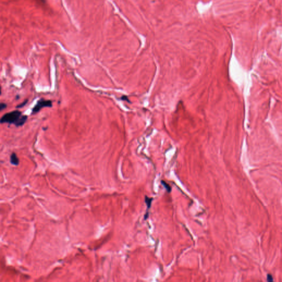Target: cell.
Listing matches in <instances>:
<instances>
[{
  "label": "cell",
  "instance_id": "cell-6",
  "mask_svg": "<svg viewBox=\"0 0 282 282\" xmlns=\"http://www.w3.org/2000/svg\"><path fill=\"white\" fill-rule=\"evenodd\" d=\"M27 102H28V100H25V101H24L23 102H22L21 104H19V105L17 106V108H22V107H24V106L27 104Z\"/></svg>",
  "mask_w": 282,
  "mask_h": 282
},
{
  "label": "cell",
  "instance_id": "cell-8",
  "mask_svg": "<svg viewBox=\"0 0 282 282\" xmlns=\"http://www.w3.org/2000/svg\"><path fill=\"white\" fill-rule=\"evenodd\" d=\"M267 280L268 281H273V279H272V277L271 275H268Z\"/></svg>",
  "mask_w": 282,
  "mask_h": 282
},
{
  "label": "cell",
  "instance_id": "cell-2",
  "mask_svg": "<svg viewBox=\"0 0 282 282\" xmlns=\"http://www.w3.org/2000/svg\"><path fill=\"white\" fill-rule=\"evenodd\" d=\"M52 101L48 100H45L44 99H41L36 102V104L33 107L31 110V115L36 114L38 112H39L41 109L43 108L48 107L50 108L52 107Z\"/></svg>",
  "mask_w": 282,
  "mask_h": 282
},
{
  "label": "cell",
  "instance_id": "cell-1",
  "mask_svg": "<svg viewBox=\"0 0 282 282\" xmlns=\"http://www.w3.org/2000/svg\"><path fill=\"white\" fill-rule=\"evenodd\" d=\"M28 119V116L22 115V112L15 110L5 114L1 119V123L15 124L17 127L22 126Z\"/></svg>",
  "mask_w": 282,
  "mask_h": 282
},
{
  "label": "cell",
  "instance_id": "cell-3",
  "mask_svg": "<svg viewBox=\"0 0 282 282\" xmlns=\"http://www.w3.org/2000/svg\"><path fill=\"white\" fill-rule=\"evenodd\" d=\"M10 162L12 165H18L19 163V160L15 153H12L10 156Z\"/></svg>",
  "mask_w": 282,
  "mask_h": 282
},
{
  "label": "cell",
  "instance_id": "cell-7",
  "mask_svg": "<svg viewBox=\"0 0 282 282\" xmlns=\"http://www.w3.org/2000/svg\"><path fill=\"white\" fill-rule=\"evenodd\" d=\"M7 108V104L3 102H1L0 104V110L2 111Z\"/></svg>",
  "mask_w": 282,
  "mask_h": 282
},
{
  "label": "cell",
  "instance_id": "cell-5",
  "mask_svg": "<svg viewBox=\"0 0 282 282\" xmlns=\"http://www.w3.org/2000/svg\"><path fill=\"white\" fill-rule=\"evenodd\" d=\"M161 184L164 185V186L166 188V190H167V191H168L169 192H170L171 191V188H170L169 186H168V185L166 184V182H165L162 181H161Z\"/></svg>",
  "mask_w": 282,
  "mask_h": 282
},
{
  "label": "cell",
  "instance_id": "cell-4",
  "mask_svg": "<svg viewBox=\"0 0 282 282\" xmlns=\"http://www.w3.org/2000/svg\"><path fill=\"white\" fill-rule=\"evenodd\" d=\"M152 200H153V198H148L147 197H145V203H146V204L147 205V207H148V209H149L151 208Z\"/></svg>",
  "mask_w": 282,
  "mask_h": 282
}]
</instances>
